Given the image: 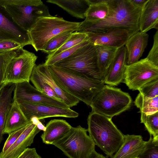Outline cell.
<instances>
[{
	"label": "cell",
	"instance_id": "44",
	"mask_svg": "<svg viewBox=\"0 0 158 158\" xmlns=\"http://www.w3.org/2000/svg\"><path fill=\"white\" fill-rule=\"evenodd\" d=\"M137 158H139V157H137Z\"/></svg>",
	"mask_w": 158,
	"mask_h": 158
},
{
	"label": "cell",
	"instance_id": "18",
	"mask_svg": "<svg viewBox=\"0 0 158 158\" xmlns=\"http://www.w3.org/2000/svg\"><path fill=\"white\" fill-rule=\"evenodd\" d=\"M139 25L141 32L158 30V0H148L141 9Z\"/></svg>",
	"mask_w": 158,
	"mask_h": 158
},
{
	"label": "cell",
	"instance_id": "10",
	"mask_svg": "<svg viewBox=\"0 0 158 158\" xmlns=\"http://www.w3.org/2000/svg\"><path fill=\"white\" fill-rule=\"evenodd\" d=\"M158 78V66L146 58L127 65L124 82L130 89L138 90L148 82Z\"/></svg>",
	"mask_w": 158,
	"mask_h": 158
},
{
	"label": "cell",
	"instance_id": "31",
	"mask_svg": "<svg viewBox=\"0 0 158 158\" xmlns=\"http://www.w3.org/2000/svg\"><path fill=\"white\" fill-rule=\"evenodd\" d=\"M89 43L88 40L85 41L69 49L66 50L59 54L51 57L46 59L44 63L45 64L50 66L68 57L77 49Z\"/></svg>",
	"mask_w": 158,
	"mask_h": 158
},
{
	"label": "cell",
	"instance_id": "14",
	"mask_svg": "<svg viewBox=\"0 0 158 158\" xmlns=\"http://www.w3.org/2000/svg\"><path fill=\"white\" fill-rule=\"evenodd\" d=\"M127 65V52L124 46L118 49L109 66L104 79L105 84L114 86L123 82Z\"/></svg>",
	"mask_w": 158,
	"mask_h": 158
},
{
	"label": "cell",
	"instance_id": "12",
	"mask_svg": "<svg viewBox=\"0 0 158 158\" xmlns=\"http://www.w3.org/2000/svg\"><path fill=\"white\" fill-rule=\"evenodd\" d=\"M19 104L24 115L29 122L30 119L33 116L41 120L56 117L75 118L79 116L78 113L70 108H60L30 103H23Z\"/></svg>",
	"mask_w": 158,
	"mask_h": 158
},
{
	"label": "cell",
	"instance_id": "6",
	"mask_svg": "<svg viewBox=\"0 0 158 158\" xmlns=\"http://www.w3.org/2000/svg\"><path fill=\"white\" fill-rule=\"evenodd\" d=\"M132 102L128 93L120 89L105 85L89 106L92 111L112 118L129 109Z\"/></svg>",
	"mask_w": 158,
	"mask_h": 158
},
{
	"label": "cell",
	"instance_id": "7",
	"mask_svg": "<svg viewBox=\"0 0 158 158\" xmlns=\"http://www.w3.org/2000/svg\"><path fill=\"white\" fill-rule=\"evenodd\" d=\"M53 65L104 81L98 69L95 46L90 43Z\"/></svg>",
	"mask_w": 158,
	"mask_h": 158
},
{
	"label": "cell",
	"instance_id": "36",
	"mask_svg": "<svg viewBox=\"0 0 158 158\" xmlns=\"http://www.w3.org/2000/svg\"><path fill=\"white\" fill-rule=\"evenodd\" d=\"M146 58L158 66V30L153 36V43Z\"/></svg>",
	"mask_w": 158,
	"mask_h": 158
},
{
	"label": "cell",
	"instance_id": "29",
	"mask_svg": "<svg viewBox=\"0 0 158 158\" xmlns=\"http://www.w3.org/2000/svg\"><path fill=\"white\" fill-rule=\"evenodd\" d=\"M30 80L35 88L39 91L49 96L61 100L51 87L42 79L34 67L31 76Z\"/></svg>",
	"mask_w": 158,
	"mask_h": 158
},
{
	"label": "cell",
	"instance_id": "3",
	"mask_svg": "<svg viewBox=\"0 0 158 158\" xmlns=\"http://www.w3.org/2000/svg\"><path fill=\"white\" fill-rule=\"evenodd\" d=\"M111 119L92 111L87 119L89 135L95 145L110 157L118 150L124 136Z\"/></svg>",
	"mask_w": 158,
	"mask_h": 158
},
{
	"label": "cell",
	"instance_id": "37",
	"mask_svg": "<svg viewBox=\"0 0 158 158\" xmlns=\"http://www.w3.org/2000/svg\"><path fill=\"white\" fill-rule=\"evenodd\" d=\"M27 126L9 134L8 137L4 143L1 154L5 152L14 143L25 129Z\"/></svg>",
	"mask_w": 158,
	"mask_h": 158
},
{
	"label": "cell",
	"instance_id": "1",
	"mask_svg": "<svg viewBox=\"0 0 158 158\" xmlns=\"http://www.w3.org/2000/svg\"><path fill=\"white\" fill-rule=\"evenodd\" d=\"M109 13L99 21L81 22L78 32L103 33L120 29L126 30L131 36L139 31V19L142 9L132 4L130 0H109Z\"/></svg>",
	"mask_w": 158,
	"mask_h": 158
},
{
	"label": "cell",
	"instance_id": "34",
	"mask_svg": "<svg viewBox=\"0 0 158 158\" xmlns=\"http://www.w3.org/2000/svg\"><path fill=\"white\" fill-rule=\"evenodd\" d=\"M138 90L139 93L145 98H152L158 96V78L146 83Z\"/></svg>",
	"mask_w": 158,
	"mask_h": 158
},
{
	"label": "cell",
	"instance_id": "20",
	"mask_svg": "<svg viewBox=\"0 0 158 158\" xmlns=\"http://www.w3.org/2000/svg\"><path fill=\"white\" fill-rule=\"evenodd\" d=\"M0 40H10L31 45L27 32L21 31L15 24L0 12Z\"/></svg>",
	"mask_w": 158,
	"mask_h": 158
},
{
	"label": "cell",
	"instance_id": "23",
	"mask_svg": "<svg viewBox=\"0 0 158 158\" xmlns=\"http://www.w3.org/2000/svg\"><path fill=\"white\" fill-rule=\"evenodd\" d=\"M46 2L56 4L73 17L85 18L90 4L88 0H48Z\"/></svg>",
	"mask_w": 158,
	"mask_h": 158
},
{
	"label": "cell",
	"instance_id": "25",
	"mask_svg": "<svg viewBox=\"0 0 158 158\" xmlns=\"http://www.w3.org/2000/svg\"><path fill=\"white\" fill-rule=\"evenodd\" d=\"M97 64L100 75L104 79L108 68L119 49L104 45H95Z\"/></svg>",
	"mask_w": 158,
	"mask_h": 158
},
{
	"label": "cell",
	"instance_id": "35",
	"mask_svg": "<svg viewBox=\"0 0 158 158\" xmlns=\"http://www.w3.org/2000/svg\"><path fill=\"white\" fill-rule=\"evenodd\" d=\"M26 46L24 44L10 40H0V53L20 49Z\"/></svg>",
	"mask_w": 158,
	"mask_h": 158
},
{
	"label": "cell",
	"instance_id": "9",
	"mask_svg": "<svg viewBox=\"0 0 158 158\" xmlns=\"http://www.w3.org/2000/svg\"><path fill=\"white\" fill-rule=\"evenodd\" d=\"M34 53L21 49L8 63L4 74L3 82L17 84L29 82L37 59Z\"/></svg>",
	"mask_w": 158,
	"mask_h": 158
},
{
	"label": "cell",
	"instance_id": "38",
	"mask_svg": "<svg viewBox=\"0 0 158 158\" xmlns=\"http://www.w3.org/2000/svg\"><path fill=\"white\" fill-rule=\"evenodd\" d=\"M17 158H42L34 148H26Z\"/></svg>",
	"mask_w": 158,
	"mask_h": 158
},
{
	"label": "cell",
	"instance_id": "39",
	"mask_svg": "<svg viewBox=\"0 0 158 158\" xmlns=\"http://www.w3.org/2000/svg\"><path fill=\"white\" fill-rule=\"evenodd\" d=\"M130 1L135 6L142 9L148 0H130Z\"/></svg>",
	"mask_w": 158,
	"mask_h": 158
},
{
	"label": "cell",
	"instance_id": "43",
	"mask_svg": "<svg viewBox=\"0 0 158 158\" xmlns=\"http://www.w3.org/2000/svg\"><path fill=\"white\" fill-rule=\"evenodd\" d=\"M6 84L5 83H2L0 84V92L2 90Z\"/></svg>",
	"mask_w": 158,
	"mask_h": 158
},
{
	"label": "cell",
	"instance_id": "21",
	"mask_svg": "<svg viewBox=\"0 0 158 158\" xmlns=\"http://www.w3.org/2000/svg\"><path fill=\"white\" fill-rule=\"evenodd\" d=\"M34 68L42 79L53 89L60 99L70 108L77 106L79 101L62 89L53 78L48 66L43 63L35 65Z\"/></svg>",
	"mask_w": 158,
	"mask_h": 158
},
{
	"label": "cell",
	"instance_id": "27",
	"mask_svg": "<svg viewBox=\"0 0 158 158\" xmlns=\"http://www.w3.org/2000/svg\"><path fill=\"white\" fill-rule=\"evenodd\" d=\"M107 1L106 2L90 4L86 12L85 22L92 23L105 19L109 12Z\"/></svg>",
	"mask_w": 158,
	"mask_h": 158
},
{
	"label": "cell",
	"instance_id": "8",
	"mask_svg": "<svg viewBox=\"0 0 158 158\" xmlns=\"http://www.w3.org/2000/svg\"><path fill=\"white\" fill-rule=\"evenodd\" d=\"M87 131L80 125L72 127L63 137L53 145L69 158H88L95 150V145Z\"/></svg>",
	"mask_w": 158,
	"mask_h": 158
},
{
	"label": "cell",
	"instance_id": "22",
	"mask_svg": "<svg viewBox=\"0 0 158 158\" xmlns=\"http://www.w3.org/2000/svg\"><path fill=\"white\" fill-rule=\"evenodd\" d=\"M30 122L24 115L19 104L13 100L6 118L3 133L9 134L26 126Z\"/></svg>",
	"mask_w": 158,
	"mask_h": 158
},
{
	"label": "cell",
	"instance_id": "17",
	"mask_svg": "<svg viewBox=\"0 0 158 158\" xmlns=\"http://www.w3.org/2000/svg\"><path fill=\"white\" fill-rule=\"evenodd\" d=\"M149 35L139 31L128 39L124 46L127 52V65L138 61L148 44Z\"/></svg>",
	"mask_w": 158,
	"mask_h": 158
},
{
	"label": "cell",
	"instance_id": "32",
	"mask_svg": "<svg viewBox=\"0 0 158 158\" xmlns=\"http://www.w3.org/2000/svg\"><path fill=\"white\" fill-rule=\"evenodd\" d=\"M139 158H158V139H154L150 136L149 140Z\"/></svg>",
	"mask_w": 158,
	"mask_h": 158
},
{
	"label": "cell",
	"instance_id": "13",
	"mask_svg": "<svg viewBox=\"0 0 158 158\" xmlns=\"http://www.w3.org/2000/svg\"><path fill=\"white\" fill-rule=\"evenodd\" d=\"M89 43L94 45H101L119 48L124 46L131 37L126 30L118 29L103 33H87Z\"/></svg>",
	"mask_w": 158,
	"mask_h": 158
},
{
	"label": "cell",
	"instance_id": "26",
	"mask_svg": "<svg viewBox=\"0 0 158 158\" xmlns=\"http://www.w3.org/2000/svg\"><path fill=\"white\" fill-rule=\"evenodd\" d=\"M134 103L140 110L141 123H144L147 115L158 112V96L152 98H147L144 97L139 93Z\"/></svg>",
	"mask_w": 158,
	"mask_h": 158
},
{
	"label": "cell",
	"instance_id": "28",
	"mask_svg": "<svg viewBox=\"0 0 158 158\" xmlns=\"http://www.w3.org/2000/svg\"><path fill=\"white\" fill-rule=\"evenodd\" d=\"M88 40L87 33L78 31L73 32L65 43L56 50L48 54L46 59L54 56L61 52Z\"/></svg>",
	"mask_w": 158,
	"mask_h": 158
},
{
	"label": "cell",
	"instance_id": "33",
	"mask_svg": "<svg viewBox=\"0 0 158 158\" xmlns=\"http://www.w3.org/2000/svg\"><path fill=\"white\" fill-rule=\"evenodd\" d=\"M143 124L150 136L158 139V112L147 115Z\"/></svg>",
	"mask_w": 158,
	"mask_h": 158
},
{
	"label": "cell",
	"instance_id": "4",
	"mask_svg": "<svg viewBox=\"0 0 158 158\" xmlns=\"http://www.w3.org/2000/svg\"><path fill=\"white\" fill-rule=\"evenodd\" d=\"M0 6L23 31H28L41 17L51 15L41 0H0Z\"/></svg>",
	"mask_w": 158,
	"mask_h": 158
},
{
	"label": "cell",
	"instance_id": "42",
	"mask_svg": "<svg viewBox=\"0 0 158 158\" xmlns=\"http://www.w3.org/2000/svg\"><path fill=\"white\" fill-rule=\"evenodd\" d=\"M90 5L92 4L106 2L108 0H88Z\"/></svg>",
	"mask_w": 158,
	"mask_h": 158
},
{
	"label": "cell",
	"instance_id": "5",
	"mask_svg": "<svg viewBox=\"0 0 158 158\" xmlns=\"http://www.w3.org/2000/svg\"><path fill=\"white\" fill-rule=\"evenodd\" d=\"M80 23L52 15L40 17L27 31L31 45L36 51H42L52 38L65 32L77 31Z\"/></svg>",
	"mask_w": 158,
	"mask_h": 158
},
{
	"label": "cell",
	"instance_id": "40",
	"mask_svg": "<svg viewBox=\"0 0 158 158\" xmlns=\"http://www.w3.org/2000/svg\"><path fill=\"white\" fill-rule=\"evenodd\" d=\"M88 158H108L103 155L97 152L95 150H93Z\"/></svg>",
	"mask_w": 158,
	"mask_h": 158
},
{
	"label": "cell",
	"instance_id": "24",
	"mask_svg": "<svg viewBox=\"0 0 158 158\" xmlns=\"http://www.w3.org/2000/svg\"><path fill=\"white\" fill-rule=\"evenodd\" d=\"M15 85V83L6 84L0 92V144L3 139L5 120L13 102L12 95Z\"/></svg>",
	"mask_w": 158,
	"mask_h": 158
},
{
	"label": "cell",
	"instance_id": "15",
	"mask_svg": "<svg viewBox=\"0 0 158 158\" xmlns=\"http://www.w3.org/2000/svg\"><path fill=\"white\" fill-rule=\"evenodd\" d=\"M40 131L36 126L31 122L9 149L4 153H0V158H17L33 143L35 136Z\"/></svg>",
	"mask_w": 158,
	"mask_h": 158
},
{
	"label": "cell",
	"instance_id": "41",
	"mask_svg": "<svg viewBox=\"0 0 158 158\" xmlns=\"http://www.w3.org/2000/svg\"><path fill=\"white\" fill-rule=\"evenodd\" d=\"M37 128L40 131H45L46 130V127L40 121L36 126Z\"/></svg>",
	"mask_w": 158,
	"mask_h": 158
},
{
	"label": "cell",
	"instance_id": "11",
	"mask_svg": "<svg viewBox=\"0 0 158 158\" xmlns=\"http://www.w3.org/2000/svg\"><path fill=\"white\" fill-rule=\"evenodd\" d=\"M13 100L19 104L30 103L55 107L70 108L63 101L48 96L37 90L28 82L16 84Z\"/></svg>",
	"mask_w": 158,
	"mask_h": 158
},
{
	"label": "cell",
	"instance_id": "30",
	"mask_svg": "<svg viewBox=\"0 0 158 158\" xmlns=\"http://www.w3.org/2000/svg\"><path fill=\"white\" fill-rule=\"evenodd\" d=\"M73 32L71 31L65 32L52 38L48 41L42 52L48 54L56 50L65 43Z\"/></svg>",
	"mask_w": 158,
	"mask_h": 158
},
{
	"label": "cell",
	"instance_id": "19",
	"mask_svg": "<svg viewBox=\"0 0 158 158\" xmlns=\"http://www.w3.org/2000/svg\"><path fill=\"white\" fill-rule=\"evenodd\" d=\"M72 127L63 119H54L49 121L46 126V130L41 136L43 142L53 144L63 137Z\"/></svg>",
	"mask_w": 158,
	"mask_h": 158
},
{
	"label": "cell",
	"instance_id": "16",
	"mask_svg": "<svg viewBox=\"0 0 158 158\" xmlns=\"http://www.w3.org/2000/svg\"><path fill=\"white\" fill-rule=\"evenodd\" d=\"M141 135H124V139L118 150L111 158H137L146 144Z\"/></svg>",
	"mask_w": 158,
	"mask_h": 158
},
{
	"label": "cell",
	"instance_id": "2",
	"mask_svg": "<svg viewBox=\"0 0 158 158\" xmlns=\"http://www.w3.org/2000/svg\"><path fill=\"white\" fill-rule=\"evenodd\" d=\"M48 66L53 78L62 89L87 105L105 85L104 81L53 65Z\"/></svg>",
	"mask_w": 158,
	"mask_h": 158
}]
</instances>
